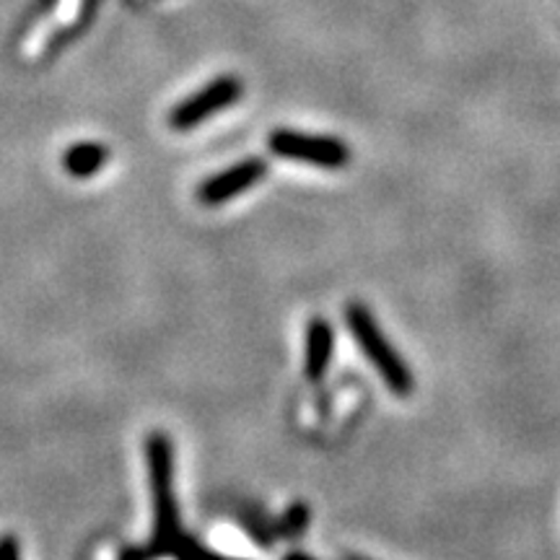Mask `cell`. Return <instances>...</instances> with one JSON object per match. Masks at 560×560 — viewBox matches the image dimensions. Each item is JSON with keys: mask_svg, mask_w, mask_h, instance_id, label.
I'll list each match as a JSON object with an SVG mask.
<instances>
[{"mask_svg": "<svg viewBox=\"0 0 560 560\" xmlns=\"http://www.w3.org/2000/svg\"><path fill=\"white\" fill-rule=\"evenodd\" d=\"M335 350V330L327 319L314 317L306 322V338H304V374L306 380L319 382L327 374L332 363Z\"/></svg>", "mask_w": 560, "mask_h": 560, "instance_id": "obj_6", "label": "cell"}, {"mask_svg": "<svg viewBox=\"0 0 560 560\" xmlns=\"http://www.w3.org/2000/svg\"><path fill=\"white\" fill-rule=\"evenodd\" d=\"M346 325L350 338L359 342L366 361L380 371L382 382L387 384L397 397H408L412 387H416L408 363H405L400 359V353L392 348V342L387 340V335L382 332L380 322H376L374 314L369 312V306L359 304V301H350L346 306Z\"/></svg>", "mask_w": 560, "mask_h": 560, "instance_id": "obj_2", "label": "cell"}, {"mask_svg": "<svg viewBox=\"0 0 560 560\" xmlns=\"http://www.w3.org/2000/svg\"><path fill=\"white\" fill-rule=\"evenodd\" d=\"M346 560H366V558H346Z\"/></svg>", "mask_w": 560, "mask_h": 560, "instance_id": "obj_13", "label": "cell"}, {"mask_svg": "<svg viewBox=\"0 0 560 560\" xmlns=\"http://www.w3.org/2000/svg\"><path fill=\"white\" fill-rule=\"evenodd\" d=\"M265 174H268V164H265V159H244L240 164L229 166V170H223L219 174H213V177H208L206 182H200L198 187V200L202 206H223V202L240 198L242 192L252 190V187L260 182Z\"/></svg>", "mask_w": 560, "mask_h": 560, "instance_id": "obj_5", "label": "cell"}, {"mask_svg": "<svg viewBox=\"0 0 560 560\" xmlns=\"http://www.w3.org/2000/svg\"><path fill=\"white\" fill-rule=\"evenodd\" d=\"M172 552H177L179 560H240V558L219 556V552H213V550H206L202 545L195 542L192 537H185V535H182V540L177 542V548H174Z\"/></svg>", "mask_w": 560, "mask_h": 560, "instance_id": "obj_10", "label": "cell"}, {"mask_svg": "<svg viewBox=\"0 0 560 560\" xmlns=\"http://www.w3.org/2000/svg\"><path fill=\"white\" fill-rule=\"evenodd\" d=\"M306 524H310V509H306L304 503H293V506L276 522V527L272 529H276V537L293 540V537H299L301 532L306 529Z\"/></svg>", "mask_w": 560, "mask_h": 560, "instance_id": "obj_8", "label": "cell"}, {"mask_svg": "<svg viewBox=\"0 0 560 560\" xmlns=\"http://www.w3.org/2000/svg\"><path fill=\"white\" fill-rule=\"evenodd\" d=\"M151 495H153V540L143 550L122 552V560H153L166 556L182 540L177 495H174V446L164 431H153L145 439Z\"/></svg>", "mask_w": 560, "mask_h": 560, "instance_id": "obj_1", "label": "cell"}, {"mask_svg": "<svg viewBox=\"0 0 560 560\" xmlns=\"http://www.w3.org/2000/svg\"><path fill=\"white\" fill-rule=\"evenodd\" d=\"M96 9H100V0H83V5H81V13H79V19H75V24L70 26L68 32H60L58 37L52 39V47H60V45H66L68 39L79 37V34H81L83 30H86V26L91 24V19H94Z\"/></svg>", "mask_w": 560, "mask_h": 560, "instance_id": "obj_9", "label": "cell"}, {"mask_svg": "<svg viewBox=\"0 0 560 560\" xmlns=\"http://www.w3.org/2000/svg\"><path fill=\"white\" fill-rule=\"evenodd\" d=\"M285 560H314V558L306 556V552H291V556H285Z\"/></svg>", "mask_w": 560, "mask_h": 560, "instance_id": "obj_12", "label": "cell"}, {"mask_svg": "<svg viewBox=\"0 0 560 560\" xmlns=\"http://www.w3.org/2000/svg\"><path fill=\"white\" fill-rule=\"evenodd\" d=\"M0 560H21L19 540L13 535H0Z\"/></svg>", "mask_w": 560, "mask_h": 560, "instance_id": "obj_11", "label": "cell"}, {"mask_svg": "<svg viewBox=\"0 0 560 560\" xmlns=\"http://www.w3.org/2000/svg\"><path fill=\"white\" fill-rule=\"evenodd\" d=\"M242 94L244 86L236 75H219V79L206 83L200 91H195L192 96L182 100L177 107L170 112V125L179 132L195 130L200 122H206L208 117L234 107V104L242 100Z\"/></svg>", "mask_w": 560, "mask_h": 560, "instance_id": "obj_4", "label": "cell"}, {"mask_svg": "<svg viewBox=\"0 0 560 560\" xmlns=\"http://www.w3.org/2000/svg\"><path fill=\"white\" fill-rule=\"evenodd\" d=\"M109 161V149L96 140H83V143H73L62 153V170L75 179H89L104 170Z\"/></svg>", "mask_w": 560, "mask_h": 560, "instance_id": "obj_7", "label": "cell"}, {"mask_svg": "<svg viewBox=\"0 0 560 560\" xmlns=\"http://www.w3.org/2000/svg\"><path fill=\"white\" fill-rule=\"evenodd\" d=\"M268 149L280 159L306 161L322 170H342L350 161V149L346 140L332 136H310L299 130H272Z\"/></svg>", "mask_w": 560, "mask_h": 560, "instance_id": "obj_3", "label": "cell"}]
</instances>
